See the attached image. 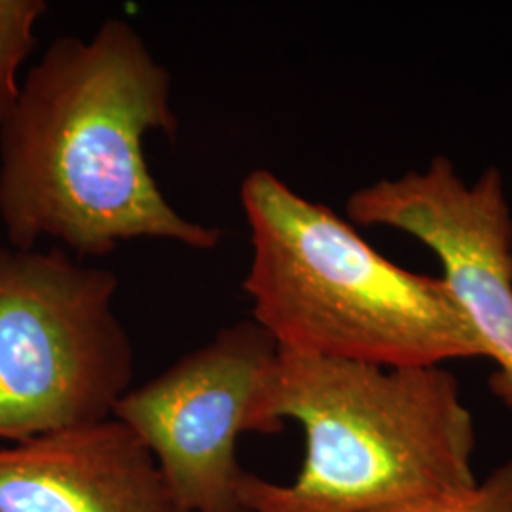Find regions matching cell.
<instances>
[{
  "label": "cell",
  "instance_id": "1",
  "mask_svg": "<svg viewBox=\"0 0 512 512\" xmlns=\"http://www.w3.org/2000/svg\"><path fill=\"white\" fill-rule=\"evenodd\" d=\"M171 74L124 19L90 38L59 37L21 84L0 131V220L8 245L57 239L103 256L131 239H167L213 251L222 232L165 200L145 137L179 135Z\"/></svg>",
  "mask_w": 512,
  "mask_h": 512
},
{
  "label": "cell",
  "instance_id": "2",
  "mask_svg": "<svg viewBox=\"0 0 512 512\" xmlns=\"http://www.w3.org/2000/svg\"><path fill=\"white\" fill-rule=\"evenodd\" d=\"M253 256L243 291L279 349L382 368L486 357L442 277L380 255L268 169L241 183Z\"/></svg>",
  "mask_w": 512,
  "mask_h": 512
},
{
  "label": "cell",
  "instance_id": "3",
  "mask_svg": "<svg viewBox=\"0 0 512 512\" xmlns=\"http://www.w3.org/2000/svg\"><path fill=\"white\" fill-rule=\"evenodd\" d=\"M266 412L298 421L306 458L293 484L247 473L245 512H374L473 486L476 435L444 366L382 368L279 349Z\"/></svg>",
  "mask_w": 512,
  "mask_h": 512
},
{
  "label": "cell",
  "instance_id": "4",
  "mask_svg": "<svg viewBox=\"0 0 512 512\" xmlns=\"http://www.w3.org/2000/svg\"><path fill=\"white\" fill-rule=\"evenodd\" d=\"M116 293L110 270L59 247L0 245V440L112 418L135 370Z\"/></svg>",
  "mask_w": 512,
  "mask_h": 512
},
{
  "label": "cell",
  "instance_id": "5",
  "mask_svg": "<svg viewBox=\"0 0 512 512\" xmlns=\"http://www.w3.org/2000/svg\"><path fill=\"white\" fill-rule=\"evenodd\" d=\"M277 355L268 330L239 321L116 404L112 418L143 442L183 512H245L238 439L283 431L266 412Z\"/></svg>",
  "mask_w": 512,
  "mask_h": 512
},
{
  "label": "cell",
  "instance_id": "6",
  "mask_svg": "<svg viewBox=\"0 0 512 512\" xmlns=\"http://www.w3.org/2000/svg\"><path fill=\"white\" fill-rule=\"evenodd\" d=\"M348 217L420 239L442 264L444 281L495 365L490 387L512 408V215L499 169L467 184L452 160L382 179L353 192Z\"/></svg>",
  "mask_w": 512,
  "mask_h": 512
},
{
  "label": "cell",
  "instance_id": "7",
  "mask_svg": "<svg viewBox=\"0 0 512 512\" xmlns=\"http://www.w3.org/2000/svg\"><path fill=\"white\" fill-rule=\"evenodd\" d=\"M0 512H183L124 423L55 431L0 448Z\"/></svg>",
  "mask_w": 512,
  "mask_h": 512
},
{
  "label": "cell",
  "instance_id": "8",
  "mask_svg": "<svg viewBox=\"0 0 512 512\" xmlns=\"http://www.w3.org/2000/svg\"><path fill=\"white\" fill-rule=\"evenodd\" d=\"M46 12L44 0H0V131L18 105L19 67L35 48V27Z\"/></svg>",
  "mask_w": 512,
  "mask_h": 512
},
{
  "label": "cell",
  "instance_id": "9",
  "mask_svg": "<svg viewBox=\"0 0 512 512\" xmlns=\"http://www.w3.org/2000/svg\"><path fill=\"white\" fill-rule=\"evenodd\" d=\"M374 512H512V459L473 486Z\"/></svg>",
  "mask_w": 512,
  "mask_h": 512
}]
</instances>
